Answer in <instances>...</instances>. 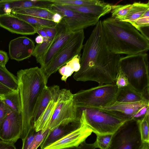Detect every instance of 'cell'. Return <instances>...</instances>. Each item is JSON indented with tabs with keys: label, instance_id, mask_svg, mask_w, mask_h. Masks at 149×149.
<instances>
[{
	"label": "cell",
	"instance_id": "obj_1",
	"mask_svg": "<svg viewBox=\"0 0 149 149\" xmlns=\"http://www.w3.org/2000/svg\"><path fill=\"white\" fill-rule=\"evenodd\" d=\"M85 43L80 68L73 77L77 81H92L99 85L115 83L119 71L120 55L112 53L105 42L102 21H99Z\"/></svg>",
	"mask_w": 149,
	"mask_h": 149
},
{
	"label": "cell",
	"instance_id": "obj_2",
	"mask_svg": "<svg viewBox=\"0 0 149 149\" xmlns=\"http://www.w3.org/2000/svg\"><path fill=\"white\" fill-rule=\"evenodd\" d=\"M21 104L22 141L34 128V116L38 100L48 79L38 67L18 71L16 76Z\"/></svg>",
	"mask_w": 149,
	"mask_h": 149
},
{
	"label": "cell",
	"instance_id": "obj_3",
	"mask_svg": "<svg viewBox=\"0 0 149 149\" xmlns=\"http://www.w3.org/2000/svg\"><path fill=\"white\" fill-rule=\"evenodd\" d=\"M102 25L105 43L112 53L130 55L148 50L149 40L130 23L110 17Z\"/></svg>",
	"mask_w": 149,
	"mask_h": 149
},
{
	"label": "cell",
	"instance_id": "obj_4",
	"mask_svg": "<svg viewBox=\"0 0 149 149\" xmlns=\"http://www.w3.org/2000/svg\"><path fill=\"white\" fill-rule=\"evenodd\" d=\"M119 68L127 77L129 86L149 100L148 54L145 52L121 57Z\"/></svg>",
	"mask_w": 149,
	"mask_h": 149
},
{
	"label": "cell",
	"instance_id": "obj_5",
	"mask_svg": "<svg viewBox=\"0 0 149 149\" xmlns=\"http://www.w3.org/2000/svg\"><path fill=\"white\" fill-rule=\"evenodd\" d=\"M118 88L115 83L105 84L81 90L74 94L78 108H99L116 101Z\"/></svg>",
	"mask_w": 149,
	"mask_h": 149
},
{
	"label": "cell",
	"instance_id": "obj_6",
	"mask_svg": "<svg viewBox=\"0 0 149 149\" xmlns=\"http://www.w3.org/2000/svg\"><path fill=\"white\" fill-rule=\"evenodd\" d=\"M81 113L77 107L74 94L69 90L60 89L49 130L61 124L80 122Z\"/></svg>",
	"mask_w": 149,
	"mask_h": 149
},
{
	"label": "cell",
	"instance_id": "obj_7",
	"mask_svg": "<svg viewBox=\"0 0 149 149\" xmlns=\"http://www.w3.org/2000/svg\"><path fill=\"white\" fill-rule=\"evenodd\" d=\"M85 122L96 134H113L126 120L98 108H81Z\"/></svg>",
	"mask_w": 149,
	"mask_h": 149
},
{
	"label": "cell",
	"instance_id": "obj_8",
	"mask_svg": "<svg viewBox=\"0 0 149 149\" xmlns=\"http://www.w3.org/2000/svg\"><path fill=\"white\" fill-rule=\"evenodd\" d=\"M143 143L138 120L125 122L112 134L107 149H141Z\"/></svg>",
	"mask_w": 149,
	"mask_h": 149
},
{
	"label": "cell",
	"instance_id": "obj_9",
	"mask_svg": "<svg viewBox=\"0 0 149 149\" xmlns=\"http://www.w3.org/2000/svg\"><path fill=\"white\" fill-rule=\"evenodd\" d=\"M85 38L84 30L75 31L67 42L54 56L45 68L42 70L46 78L56 72L77 55L81 54Z\"/></svg>",
	"mask_w": 149,
	"mask_h": 149
},
{
	"label": "cell",
	"instance_id": "obj_10",
	"mask_svg": "<svg viewBox=\"0 0 149 149\" xmlns=\"http://www.w3.org/2000/svg\"><path fill=\"white\" fill-rule=\"evenodd\" d=\"M49 9L60 14L70 31L72 32L95 25L99 21L98 17L79 13L62 5L53 3Z\"/></svg>",
	"mask_w": 149,
	"mask_h": 149
},
{
	"label": "cell",
	"instance_id": "obj_11",
	"mask_svg": "<svg viewBox=\"0 0 149 149\" xmlns=\"http://www.w3.org/2000/svg\"><path fill=\"white\" fill-rule=\"evenodd\" d=\"M81 125L77 129L45 149H65L78 147L91 134L92 131L87 125L81 109Z\"/></svg>",
	"mask_w": 149,
	"mask_h": 149
},
{
	"label": "cell",
	"instance_id": "obj_12",
	"mask_svg": "<svg viewBox=\"0 0 149 149\" xmlns=\"http://www.w3.org/2000/svg\"><path fill=\"white\" fill-rule=\"evenodd\" d=\"M56 27V34L55 38L39 63L40 65V68L42 70L47 66L74 32L70 31L63 19L57 24Z\"/></svg>",
	"mask_w": 149,
	"mask_h": 149
},
{
	"label": "cell",
	"instance_id": "obj_13",
	"mask_svg": "<svg viewBox=\"0 0 149 149\" xmlns=\"http://www.w3.org/2000/svg\"><path fill=\"white\" fill-rule=\"evenodd\" d=\"M22 129L21 113L10 111L0 126V139L15 143L20 139Z\"/></svg>",
	"mask_w": 149,
	"mask_h": 149
},
{
	"label": "cell",
	"instance_id": "obj_14",
	"mask_svg": "<svg viewBox=\"0 0 149 149\" xmlns=\"http://www.w3.org/2000/svg\"><path fill=\"white\" fill-rule=\"evenodd\" d=\"M35 43L26 36L19 37L11 40L9 44V54L12 59L20 61L29 58L35 47Z\"/></svg>",
	"mask_w": 149,
	"mask_h": 149
},
{
	"label": "cell",
	"instance_id": "obj_15",
	"mask_svg": "<svg viewBox=\"0 0 149 149\" xmlns=\"http://www.w3.org/2000/svg\"><path fill=\"white\" fill-rule=\"evenodd\" d=\"M0 26L18 34L33 35L36 33L33 26L11 14L0 15Z\"/></svg>",
	"mask_w": 149,
	"mask_h": 149
},
{
	"label": "cell",
	"instance_id": "obj_16",
	"mask_svg": "<svg viewBox=\"0 0 149 149\" xmlns=\"http://www.w3.org/2000/svg\"><path fill=\"white\" fill-rule=\"evenodd\" d=\"M149 104V102L146 101L133 103L122 102L116 101L110 105L98 109L107 111L128 120L130 119L132 116L139 109Z\"/></svg>",
	"mask_w": 149,
	"mask_h": 149
},
{
	"label": "cell",
	"instance_id": "obj_17",
	"mask_svg": "<svg viewBox=\"0 0 149 149\" xmlns=\"http://www.w3.org/2000/svg\"><path fill=\"white\" fill-rule=\"evenodd\" d=\"M81 123L80 121L79 122L63 123L51 130H49L45 140L40 146L41 149H45L72 132L80 126Z\"/></svg>",
	"mask_w": 149,
	"mask_h": 149
},
{
	"label": "cell",
	"instance_id": "obj_18",
	"mask_svg": "<svg viewBox=\"0 0 149 149\" xmlns=\"http://www.w3.org/2000/svg\"><path fill=\"white\" fill-rule=\"evenodd\" d=\"M60 90L59 86L57 85L50 87L47 86L44 88L35 111L34 124L45 109L49 102L53 100H57Z\"/></svg>",
	"mask_w": 149,
	"mask_h": 149
},
{
	"label": "cell",
	"instance_id": "obj_19",
	"mask_svg": "<svg viewBox=\"0 0 149 149\" xmlns=\"http://www.w3.org/2000/svg\"><path fill=\"white\" fill-rule=\"evenodd\" d=\"M63 6L79 13L90 15L99 19L109 13L111 10V5L107 3L102 5L80 6L70 5Z\"/></svg>",
	"mask_w": 149,
	"mask_h": 149
},
{
	"label": "cell",
	"instance_id": "obj_20",
	"mask_svg": "<svg viewBox=\"0 0 149 149\" xmlns=\"http://www.w3.org/2000/svg\"><path fill=\"white\" fill-rule=\"evenodd\" d=\"M116 101L125 103H133L141 101L149 102L142 94L134 90L129 85L118 88Z\"/></svg>",
	"mask_w": 149,
	"mask_h": 149
},
{
	"label": "cell",
	"instance_id": "obj_21",
	"mask_svg": "<svg viewBox=\"0 0 149 149\" xmlns=\"http://www.w3.org/2000/svg\"><path fill=\"white\" fill-rule=\"evenodd\" d=\"M57 100H53L49 102L45 109L34 123L33 127L36 132L44 131L49 129Z\"/></svg>",
	"mask_w": 149,
	"mask_h": 149
},
{
	"label": "cell",
	"instance_id": "obj_22",
	"mask_svg": "<svg viewBox=\"0 0 149 149\" xmlns=\"http://www.w3.org/2000/svg\"><path fill=\"white\" fill-rule=\"evenodd\" d=\"M13 11L24 8L40 7L49 8L53 3L52 0H11Z\"/></svg>",
	"mask_w": 149,
	"mask_h": 149
},
{
	"label": "cell",
	"instance_id": "obj_23",
	"mask_svg": "<svg viewBox=\"0 0 149 149\" xmlns=\"http://www.w3.org/2000/svg\"><path fill=\"white\" fill-rule=\"evenodd\" d=\"M81 56V54L76 55L58 70L59 73L62 76L61 78L62 81L66 82L68 78L74 72H77L79 70Z\"/></svg>",
	"mask_w": 149,
	"mask_h": 149
},
{
	"label": "cell",
	"instance_id": "obj_24",
	"mask_svg": "<svg viewBox=\"0 0 149 149\" xmlns=\"http://www.w3.org/2000/svg\"><path fill=\"white\" fill-rule=\"evenodd\" d=\"M148 9H149V1L146 3L135 2L132 4L131 8L122 21L131 24L141 17Z\"/></svg>",
	"mask_w": 149,
	"mask_h": 149
},
{
	"label": "cell",
	"instance_id": "obj_25",
	"mask_svg": "<svg viewBox=\"0 0 149 149\" xmlns=\"http://www.w3.org/2000/svg\"><path fill=\"white\" fill-rule=\"evenodd\" d=\"M12 13L22 14L52 21L55 14L48 8L40 7H33L19 9Z\"/></svg>",
	"mask_w": 149,
	"mask_h": 149
},
{
	"label": "cell",
	"instance_id": "obj_26",
	"mask_svg": "<svg viewBox=\"0 0 149 149\" xmlns=\"http://www.w3.org/2000/svg\"><path fill=\"white\" fill-rule=\"evenodd\" d=\"M11 14L36 27H55L57 24L53 21L29 15L12 13Z\"/></svg>",
	"mask_w": 149,
	"mask_h": 149
},
{
	"label": "cell",
	"instance_id": "obj_27",
	"mask_svg": "<svg viewBox=\"0 0 149 149\" xmlns=\"http://www.w3.org/2000/svg\"><path fill=\"white\" fill-rule=\"evenodd\" d=\"M0 99L10 111L21 113V101L18 90L4 96Z\"/></svg>",
	"mask_w": 149,
	"mask_h": 149
},
{
	"label": "cell",
	"instance_id": "obj_28",
	"mask_svg": "<svg viewBox=\"0 0 149 149\" xmlns=\"http://www.w3.org/2000/svg\"><path fill=\"white\" fill-rule=\"evenodd\" d=\"M0 83L12 90H18L16 77L8 71L6 67L0 65Z\"/></svg>",
	"mask_w": 149,
	"mask_h": 149
},
{
	"label": "cell",
	"instance_id": "obj_29",
	"mask_svg": "<svg viewBox=\"0 0 149 149\" xmlns=\"http://www.w3.org/2000/svg\"><path fill=\"white\" fill-rule=\"evenodd\" d=\"M132 6V4L111 5V18L122 21L127 15Z\"/></svg>",
	"mask_w": 149,
	"mask_h": 149
},
{
	"label": "cell",
	"instance_id": "obj_30",
	"mask_svg": "<svg viewBox=\"0 0 149 149\" xmlns=\"http://www.w3.org/2000/svg\"><path fill=\"white\" fill-rule=\"evenodd\" d=\"M54 3L65 5L85 6L91 5H102L106 3L99 0H52Z\"/></svg>",
	"mask_w": 149,
	"mask_h": 149
},
{
	"label": "cell",
	"instance_id": "obj_31",
	"mask_svg": "<svg viewBox=\"0 0 149 149\" xmlns=\"http://www.w3.org/2000/svg\"><path fill=\"white\" fill-rule=\"evenodd\" d=\"M139 121L142 139L143 142H149V111L142 120Z\"/></svg>",
	"mask_w": 149,
	"mask_h": 149
},
{
	"label": "cell",
	"instance_id": "obj_32",
	"mask_svg": "<svg viewBox=\"0 0 149 149\" xmlns=\"http://www.w3.org/2000/svg\"><path fill=\"white\" fill-rule=\"evenodd\" d=\"M112 134H96V140L95 143L97 148L100 149H107L110 142Z\"/></svg>",
	"mask_w": 149,
	"mask_h": 149
},
{
	"label": "cell",
	"instance_id": "obj_33",
	"mask_svg": "<svg viewBox=\"0 0 149 149\" xmlns=\"http://www.w3.org/2000/svg\"><path fill=\"white\" fill-rule=\"evenodd\" d=\"M49 130L48 129L44 131H40L37 132L33 141L28 149H37L45 140Z\"/></svg>",
	"mask_w": 149,
	"mask_h": 149
},
{
	"label": "cell",
	"instance_id": "obj_34",
	"mask_svg": "<svg viewBox=\"0 0 149 149\" xmlns=\"http://www.w3.org/2000/svg\"><path fill=\"white\" fill-rule=\"evenodd\" d=\"M13 10L11 0H0V15L11 14Z\"/></svg>",
	"mask_w": 149,
	"mask_h": 149
},
{
	"label": "cell",
	"instance_id": "obj_35",
	"mask_svg": "<svg viewBox=\"0 0 149 149\" xmlns=\"http://www.w3.org/2000/svg\"><path fill=\"white\" fill-rule=\"evenodd\" d=\"M115 84L118 88L125 87L129 85L127 77L120 70L116 78Z\"/></svg>",
	"mask_w": 149,
	"mask_h": 149
},
{
	"label": "cell",
	"instance_id": "obj_36",
	"mask_svg": "<svg viewBox=\"0 0 149 149\" xmlns=\"http://www.w3.org/2000/svg\"><path fill=\"white\" fill-rule=\"evenodd\" d=\"M37 133L34 128L30 131L25 139L22 141V149H28L33 141Z\"/></svg>",
	"mask_w": 149,
	"mask_h": 149
},
{
	"label": "cell",
	"instance_id": "obj_37",
	"mask_svg": "<svg viewBox=\"0 0 149 149\" xmlns=\"http://www.w3.org/2000/svg\"><path fill=\"white\" fill-rule=\"evenodd\" d=\"M149 111V104L139 109L132 117L131 119L139 121L142 120Z\"/></svg>",
	"mask_w": 149,
	"mask_h": 149
},
{
	"label": "cell",
	"instance_id": "obj_38",
	"mask_svg": "<svg viewBox=\"0 0 149 149\" xmlns=\"http://www.w3.org/2000/svg\"><path fill=\"white\" fill-rule=\"evenodd\" d=\"M10 111L2 100L0 98V126L4 118L9 113Z\"/></svg>",
	"mask_w": 149,
	"mask_h": 149
},
{
	"label": "cell",
	"instance_id": "obj_39",
	"mask_svg": "<svg viewBox=\"0 0 149 149\" xmlns=\"http://www.w3.org/2000/svg\"><path fill=\"white\" fill-rule=\"evenodd\" d=\"M0 149H16L14 143L0 139Z\"/></svg>",
	"mask_w": 149,
	"mask_h": 149
},
{
	"label": "cell",
	"instance_id": "obj_40",
	"mask_svg": "<svg viewBox=\"0 0 149 149\" xmlns=\"http://www.w3.org/2000/svg\"><path fill=\"white\" fill-rule=\"evenodd\" d=\"M8 59L9 58L7 53L0 50V65L3 67H5Z\"/></svg>",
	"mask_w": 149,
	"mask_h": 149
},
{
	"label": "cell",
	"instance_id": "obj_41",
	"mask_svg": "<svg viewBox=\"0 0 149 149\" xmlns=\"http://www.w3.org/2000/svg\"><path fill=\"white\" fill-rule=\"evenodd\" d=\"M14 91L9 88L0 83V98Z\"/></svg>",
	"mask_w": 149,
	"mask_h": 149
},
{
	"label": "cell",
	"instance_id": "obj_42",
	"mask_svg": "<svg viewBox=\"0 0 149 149\" xmlns=\"http://www.w3.org/2000/svg\"><path fill=\"white\" fill-rule=\"evenodd\" d=\"M97 148L95 143L92 144L87 143L85 141L81 143L79 146V149H95Z\"/></svg>",
	"mask_w": 149,
	"mask_h": 149
},
{
	"label": "cell",
	"instance_id": "obj_43",
	"mask_svg": "<svg viewBox=\"0 0 149 149\" xmlns=\"http://www.w3.org/2000/svg\"><path fill=\"white\" fill-rule=\"evenodd\" d=\"M63 19L62 16L59 13H55L52 17V21L58 24Z\"/></svg>",
	"mask_w": 149,
	"mask_h": 149
},
{
	"label": "cell",
	"instance_id": "obj_44",
	"mask_svg": "<svg viewBox=\"0 0 149 149\" xmlns=\"http://www.w3.org/2000/svg\"><path fill=\"white\" fill-rule=\"evenodd\" d=\"M35 41L38 44H42L43 41V38L40 35L36 36L35 39Z\"/></svg>",
	"mask_w": 149,
	"mask_h": 149
},
{
	"label": "cell",
	"instance_id": "obj_45",
	"mask_svg": "<svg viewBox=\"0 0 149 149\" xmlns=\"http://www.w3.org/2000/svg\"><path fill=\"white\" fill-rule=\"evenodd\" d=\"M141 149H149V142H143V146Z\"/></svg>",
	"mask_w": 149,
	"mask_h": 149
},
{
	"label": "cell",
	"instance_id": "obj_46",
	"mask_svg": "<svg viewBox=\"0 0 149 149\" xmlns=\"http://www.w3.org/2000/svg\"><path fill=\"white\" fill-rule=\"evenodd\" d=\"M79 149V146L77 147H74L71 148H68V149Z\"/></svg>",
	"mask_w": 149,
	"mask_h": 149
}]
</instances>
